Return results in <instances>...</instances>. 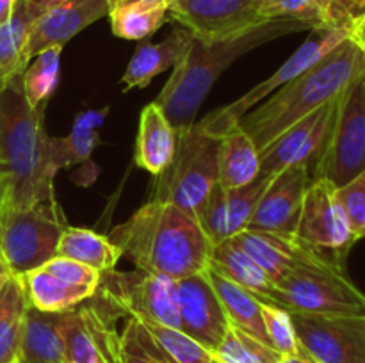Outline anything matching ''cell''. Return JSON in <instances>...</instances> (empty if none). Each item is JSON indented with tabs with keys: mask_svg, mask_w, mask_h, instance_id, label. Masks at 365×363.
Masks as SVG:
<instances>
[{
	"mask_svg": "<svg viewBox=\"0 0 365 363\" xmlns=\"http://www.w3.org/2000/svg\"><path fill=\"white\" fill-rule=\"evenodd\" d=\"M351 38L355 39L356 45L362 48V52L365 53V25H359V27H355L351 31Z\"/></svg>",
	"mask_w": 365,
	"mask_h": 363,
	"instance_id": "cell-46",
	"label": "cell"
},
{
	"mask_svg": "<svg viewBox=\"0 0 365 363\" xmlns=\"http://www.w3.org/2000/svg\"><path fill=\"white\" fill-rule=\"evenodd\" d=\"M177 152V128L155 102L141 110L135 139L134 162L153 177H160L173 162Z\"/></svg>",
	"mask_w": 365,
	"mask_h": 363,
	"instance_id": "cell-20",
	"label": "cell"
},
{
	"mask_svg": "<svg viewBox=\"0 0 365 363\" xmlns=\"http://www.w3.org/2000/svg\"><path fill=\"white\" fill-rule=\"evenodd\" d=\"M168 18L202 43L230 41L267 23L259 0H173Z\"/></svg>",
	"mask_w": 365,
	"mask_h": 363,
	"instance_id": "cell-13",
	"label": "cell"
},
{
	"mask_svg": "<svg viewBox=\"0 0 365 363\" xmlns=\"http://www.w3.org/2000/svg\"><path fill=\"white\" fill-rule=\"evenodd\" d=\"M209 267L237 283L245 290L252 292L262 301L277 305V285H274V281L234 238H227V241L212 246Z\"/></svg>",
	"mask_w": 365,
	"mask_h": 363,
	"instance_id": "cell-22",
	"label": "cell"
},
{
	"mask_svg": "<svg viewBox=\"0 0 365 363\" xmlns=\"http://www.w3.org/2000/svg\"><path fill=\"white\" fill-rule=\"evenodd\" d=\"M96 294L109 299L125 319L134 317L143 324L182 330L175 278L139 269L134 273H118L114 269L102 274Z\"/></svg>",
	"mask_w": 365,
	"mask_h": 363,
	"instance_id": "cell-9",
	"label": "cell"
},
{
	"mask_svg": "<svg viewBox=\"0 0 365 363\" xmlns=\"http://www.w3.org/2000/svg\"><path fill=\"white\" fill-rule=\"evenodd\" d=\"M365 169V75L339 96L330 142L312 180H330L342 187Z\"/></svg>",
	"mask_w": 365,
	"mask_h": 363,
	"instance_id": "cell-10",
	"label": "cell"
},
{
	"mask_svg": "<svg viewBox=\"0 0 365 363\" xmlns=\"http://www.w3.org/2000/svg\"><path fill=\"white\" fill-rule=\"evenodd\" d=\"M41 16L34 0H18L13 16L0 25V91L13 84L29 66L25 60V45L32 25Z\"/></svg>",
	"mask_w": 365,
	"mask_h": 363,
	"instance_id": "cell-23",
	"label": "cell"
},
{
	"mask_svg": "<svg viewBox=\"0 0 365 363\" xmlns=\"http://www.w3.org/2000/svg\"><path fill=\"white\" fill-rule=\"evenodd\" d=\"M120 363H170L143 322L134 317L125 319L118 342Z\"/></svg>",
	"mask_w": 365,
	"mask_h": 363,
	"instance_id": "cell-35",
	"label": "cell"
},
{
	"mask_svg": "<svg viewBox=\"0 0 365 363\" xmlns=\"http://www.w3.org/2000/svg\"><path fill=\"white\" fill-rule=\"evenodd\" d=\"M110 0H61L45 11L32 25L25 45V60L48 46H64L95 21L109 16Z\"/></svg>",
	"mask_w": 365,
	"mask_h": 363,
	"instance_id": "cell-18",
	"label": "cell"
},
{
	"mask_svg": "<svg viewBox=\"0 0 365 363\" xmlns=\"http://www.w3.org/2000/svg\"><path fill=\"white\" fill-rule=\"evenodd\" d=\"M337 198L356 241L365 238V169L346 185L337 187Z\"/></svg>",
	"mask_w": 365,
	"mask_h": 363,
	"instance_id": "cell-39",
	"label": "cell"
},
{
	"mask_svg": "<svg viewBox=\"0 0 365 363\" xmlns=\"http://www.w3.org/2000/svg\"><path fill=\"white\" fill-rule=\"evenodd\" d=\"M221 137L200 123L177 130L173 162L157 177L153 199H163L195 216L214 185L220 182Z\"/></svg>",
	"mask_w": 365,
	"mask_h": 363,
	"instance_id": "cell-5",
	"label": "cell"
},
{
	"mask_svg": "<svg viewBox=\"0 0 365 363\" xmlns=\"http://www.w3.org/2000/svg\"><path fill=\"white\" fill-rule=\"evenodd\" d=\"M63 46H48L32 57L20 77L21 91L31 107L48 105L59 85Z\"/></svg>",
	"mask_w": 365,
	"mask_h": 363,
	"instance_id": "cell-31",
	"label": "cell"
},
{
	"mask_svg": "<svg viewBox=\"0 0 365 363\" xmlns=\"http://www.w3.org/2000/svg\"><path fill=\"white\" fill-rule=\"evenodd\" d=\"M260 308H262L264 330H266L271 347L280 352L282 356L303 354L298 337H296L291 312L284 306L262 301V299H260Z\"/></svg>",
	"mask_w": 365,
	"mask_h": 363,
	"instance_id": "cell-37",
	"label": "cell"
},
{
	"mask_svg": "<svg viewBox=\"0 0 365 363\" xmlns=\"http://www.w3.org/2000/svg\"><path fill=\"white\" fill-rule=\"evenodd\" d=\"M277 305L312 315H365V294L334 262L289 273L277 283Z\"/></svg>",
	"mask_w": 365,
	"mask_h": 363,
	"instance_id": "cell-7",
	"label": "cell"
},
{
	"mask_svg": "<svg viewBox=\"0 0 365 363\" xmlns=\"http://www.w3.org/2000/svg\"><path fill=\"white\" fill-rule=\"evenodd\" d=\"M266 20H291L312 28L337 23L331 0H259Z\"/></svg>",
	"mask_w": 365,
	"mask_h": 363,
	"instance_id": "cell-32",
	"label": "cell"
},
{
	"mask_svg": "<svg viewBox=\"0 0 365 363\" xmlns=\"http://www.w3.org/2000/svg\"><path fill=\"white\" fill-rule=\"evenodd\" d=\"M107 112H109L107 107L102 110H84V112H81L75 117L73 127L71 128H78V130H96L106 121Z\"/></svg>",
	"mask_w": 365,
	"mask_h": 363,
	"instance_id": "cell-43",
	"label": "cell"
},
{
	"mask_svg": "<svg viewBox=\"0 0 365 363\" xmlns=\"http://www.w3.org/2000/svg\"><path fill=\"white\" fill-rule=\"evenodd\" d=\"M296 238L344 267L349 249L359 241L346 219L337 198V187L330 180L319 178L310 182L303 198Z\"/></svg>",
	"mask_w": 365,
	"mask_h": 363,
	"instance_id": "cell-12",
	"label": "cell"
},
{
	"mask_svg": "<svg viewBox=\"0 0 365 363\" xmlns=\"http://www.w3.org/2000/svg\"><path fill=\"white\" fill-rule=\"evenodd\" d=\"M2 262H6V260H4V255H2V251H0V263Z\"/></svg>",
	"mask_w": 365,
	"mask_h": 363,
	"instance_id": "cell-51",
	"label": "cell"
},
{
	"mask_svg": "<svg viewBox=\"0 0 365 363\" xmlns=\"http://www.w3.org/2000/svg\"><path fill=\"white\" fill-rule=\"evenodd\" d=\"M170 4L164 0H127L109 13L113 34L128 41H141L159 31L168 20Z\"/></svg>",
	"mask_w": 365,
	"mask_h": 363,
	"instance_id": "cell-29",
	"label": "cell"
},
{
	"mask_svg": "<svg viewBox=\"0 0 365 363\" xmlns=\"http://www.w3.org/2000/svg\"><path fill=\"white\" fill-rule=\"evenodd\" d=\"M98 142V132L96 130H78V128H71V132L66 137H61V146H63V155L66 167L88 162L93 149L96 148Z\"/></svg>",
	"mask_w": 365,
	"mask_h": 363,
	"instance_id": "cell-41",
	"label": "cell"
},
{
	"mask_svg": "<svg viewBox=\"0 0 365 363\" xmlns=\"http://www.w3.org/2000/svg\"><path fill=\"white\" fill-rule=\"evenodd\" d=\"M16 2L18 0H0V25L7 23L11 20Z\"/></svg>",
	"mask_w": 365,
	"mask_h": 363,
	"instance_id": "cell-44",
	"label": "cell"
},
{
	"mask_svg": "<svg viewBox=\"0 0 365 363\" xmlns=\"http://www.w3.org/2000/svg\"><path fill=\"white\" fill-rule=\"evenodd\" d=\"M34 2L38 4V7H39V9H41V14H43L46 9H48V7H52L53 4L61 2V0H34Z\"/></svg>",
	"mask_w": 365,
	"mask_h": 363,
	"instance_id": "cell-49",
	"label": "cell"
},
{
	"mask_svg": "<svg viewBox=\"0 0 365 363\" xmlns=\"http://www.w3.org/2000/svg\"><path fill=\"white\" fill-rule=\"evenodd\" d=\"M364 75L365 53L349 36L310 70L282 85L257 109L245 114L239 120V127L253 139L257 148L264 149L289 127L339 98Z\"/></svg>",
	"mask_w": 365,
	"mask_h": 363,
	"instance_id": "cell-3",
	"label": "cell"
},
{
	"mask_svg": "<svg viewBox=\"0 0 365 363\" xmlns=\"http://www.w3.org/2000/svg\"><path fill=\"white\" fill-rule=\"evenodd\" d=\"M11 274H13V273H11V270H9V267H7V263H6V262L0 263V290H2L4 283H6L7 278H9Z\"/></svg>",
	"mask_w": 365,
	"mask_h": 363,
	"instance_id": "cell-48",
	"label": "cell"
},
{
	"mask_svg": "<svg viewBox=\"0 0 365 363\" xmlns=\"http://www.w3.org/2000/svg\"><path fill=\"white\" fill-rule=\"evenodd\" d=\"M351 36V28L346 27V25H327V27L312 28L310 36L305 39L302 46L271 75L269 78H266L264 82L257 84L255 88L250 89L246 95H242L241 98L234 100L228 105L221 107V109L214 110V112L207 114L202 121H198L207 132L214 135H223L228 128H232L234 125L239 123L245 114H248L252 110V107L259 105L260 102L267 98V96L273 95L274 91L285 85L287 82L294 80L296 77H299L302 73H305L307 70L314 66V64L319 63L321 59L328 56L334 48H337L342 41Z\"/></svg>",
	"mask_w": 365,
	"mask_h": 363,
	"instance_id": "cell-8",
	"label": "cell"
},
{
	"mask_svg": "<svg viewBox=\"0 0 365 363\" xmlns=\"http://www.w3.org/2000/svg\"><path fill=\"white\" fill-rule=\"evenodd\" d=\"M57 256L77 260V262L93 267L100 274H103L116 269L121 258V251L106 235L68 224L61 235Z\"/></svg>",
	"mask_w": 365,
	"mask_h": 363,
	"instance_id": "cell-28",
	"label": "cell"
},
{
	"mask_svg": "<svg viewBox=\"0 0 365 363\" xmlns=\"http://www.w3.org/2000/svg\"><path fill=\"white\" fill-rule=\"evenodd\" d=\"M362 25H365V21H364V23H362Z\"/></svg>",
	"mask_w": 365,
	"mask_h": 363,
	"instance_id": "cell-55",
	"label": "cell"
},
{
	"mask_svg": "<svg viewBox=\"0 0 365 363\" xmlns=\"http://www.w3.org/2000/svg\"><path fill=\"white\" fill-rule=\"evenodd\" d=\"M312 177L303 166H292L271 177L266 191L253 212L248 230L296 235L305 192Z\"/></svg>",
	"mask_w": 365,
	"mask_h": 363,
	"instance_id": "cell-16",
	"label": "cell"
},
{
	"mask_svg": "<svg viewBox=\"0 0 365 363\" xmlns=\"http://www.w3.org/2000/svg\"><path fill=\"white\" fill-rule=\"evenodd\" d=\"M145 326L170 363H212V352L182 330L160 324Z\"/></svg>",
	"mask_w": 365,
	"mask_h": 363,
	"instance_id": "cell-34",
	"label": "cell"
},
{
	"mask_svg": "<svg viewBox=\"0 0 365 363\" xmlns=\"http://www.w3.org/2000/svg\"><path fill=\"white\" fill-rule=\"evenodd\" d=\"M278 363H312L307 356L298 354V356H284Z\"/></svg>",
	"mask_w": 365,
	"mask_h": 363,
	"instance_id": "cell-47",
	"label": "cell"
},
{
	"mask_svg": "<svg viewBox=\"0 0 365 363\" xmlns=\"http://www.w3.org/2000/svg\"><path fill=\"white\" fill-rule=\"evenodd\" d=\"M291 317L303 356L312 363H365V315Z\"/></svg>",
	"mask_w": 365,
	"mask_h": 363,
	"instance_id": "cell-14",
	"label": "cell"
},
{
	"mask_svg": "<svg viewBox=\"0 0 365 363\" xmlns=\"http://www.w3.org/2000/svg\"><path fill=\"white\" fill-rule=\"evenodd\" d=\"M48 105L31 107L20 77L0 91V177L7 182V209L53 201V178L66 167L61 137L45 128Z\"/></svg>",
	"mask_w": 365,
	"mask_h": 363,
	"instance_id": "cell-1",
	"label": "cell"
},
{
	"mask_svg": "<svg viewBox=\"0 0 365 363\" xmlns=\"http://www.w3.org/2000/svg\"><path fill=\"white\" fill-rule=\"evenodd\" d=\"M66 226L57 199L29 209H6L0 219V251L11 273L21 276L57 256Z\"/></svg>",
	"mask_w": 365,
	"mask_h": 363,
	"instance_id": "cell-6",
	"label": "cell"
},
{
	"mask_svg": "<svg viewBox=\"0 0 365 363\" xmlns=\"http://www.w3.org/2000/svg\"><path fill=\"white\" fill-rule=\"evenodd\" d=\"M61 315L29 306L25 312L18 363H66Z\"/></svg>",
	"mask_w": 365,
	"mask_h": 363,
	"instance_id": "cell-24",
	"label": "cell"
},
{
	"mask_svg": "<svg viewBox=\"0 0 365 363\" xmlns=\"http://www.w3.org/2000/svg\"><path fill=\"white\" fill-rule=\"evenodd\" d=\"M212 363H220V362H217V359H212Z\"/></svg>",
	"mask_w": 365,
	"mask_h": 363,
	"instance_id": "cell-53",
	"label": "cell"
},
{
	"mask_svg": "<svg viewBox=\"0 0 365 363\" xmlns=\"http://www.w3.org/2000/svg\"><path fill=\"white\" fill-rule=\"evenodd\" d=\"M177 287L182 331L214 352L223 340L230 320L205 270L180 278Z\"/></svg>",
	"mask_w": 365,
	"mask_h": 363,
	"instance_id": "cell-17",
	"label": "cell"
},
{
	"mask_svg": "<svg viewBox=\"0 0 365 363\" xmlns=\"http://www.w3.org/2000/svg\"><path fill=\"white\" fill-rule=\"evenodd\" d=\"M331 2H334V4H335V0H331Z\"/></svg>",
	"mask_w": 365,
	"mask_h": 363,
	"instance_id": "cell-54",
	"label": "cell"
},
{
	"mask_svg": "<svg viewBox=\"0 0 365 363\" xmlns=\"http://www.w3.org/2000/svg\"><path fill=\"white\" fill-rule=\"evenodd\" d=\"M109 238L135 269L175 280L205 270L212 251L192 214L153 198L113 228Z\"/></svg>",
	"mask_w": 365,
	"mask_h": 363,
	"instance_id": "cell-2",
	"label": "cell"
},
{
	"mask_svg": "<svg viewBox=\"0 0 365 363\" xmlns=\"http://www.w3.org/2000/svg\"><path fill=\"white\" fill-rule=\"evenodd\" d=\"M41 267H45L50 274L66 281V283L77 285V287L95 288V290L98 288L100 278H102V274L93 269V267L84 265V263L77 262V260L64 258V256H53Z\"/></svg>",
	"mask_w": 365,
	"mask_h": 363,
	"instance_id": "cell-40",
	"label": "cell"
},
{
	"mask_svg": "<svg viewBox=\"0 0 365 363\" xmlns=\"http://www.w3.org/2000/svg\"><path fill=\"white\" fill-rule=\"evenodd\" d=\"M123 313L100 294L61 315L66 363H120L116 320Z\"/></svg>",
	"mask_w": 365,
	"mask_h": 363,
	"instance_id": "cell-11",
	"label": "cell"
},
{
	"mask_svg": "<svg viewBox=\"0 0 365 363\" xmlns=\"http://www.w3.org/2000/svg\"><path fill=\"white\" fill-rule=\"evenodd\" d=\"M334 14L337 23L353 31L365 21V0H335Z\"/></svg>",
	"mask_w": 365,
	"mask_h": 363,
	"instance_id": "cell-42",
	"label": "cell"
},
{
	"mask_svg": "<svg viewBox=\"0 0 365 363\" xmlns=\"http://www.w3.org/2000/svg\"><path fill=\"white\" fill-rule=\"evenodd\" d=\"M337 105L339 98L331 100L289 127L271 144L260 149V174L274 177L287 167L303 166L312 177L330 142Z\"/></svg>",
	"mask_w": 365,
	"mask_h": 363,
	"instance_id": "cell-15",
	"label": "cell"
},
{
	"mask_svg": "<svg viewBox=\"0 0 365 363\" xmlns=\"http://www.w3.org/2000/svg\"><path fill=\"white\" fill-rule=\"evenodd\" d=\"M7 192H9V189H7L6 178L0 177V219L7 209Z\"/></svg>",
	"mask_w": 365,
	"mask_h": 363,
	"instance_id": "cell-45",
	"label": "cell"
},
{
	"mask_svg": "<svg viewBox=\"0 0 365 363\" xmlns=\"http://www.w3.org/2000/svg\"><path fill=\"white\" fill-rule=\"evenodd\" d=\"M191 38V32L178 25L164 41L139 43L123 77H121L125 89L128 91V89L146 88L157 75L173 70L180 57L184 56Z\"/></svg>",
	"mask_w": 365,
	"mask_h": 363,
	"instance_id": "cell-21",
	"label": "cell"
},
{
	"mask_svg": "<svg viewBox=\"0 0 365 363\" xmlns=\"http://www.w3.org/2000/svg\"><path fill=\"white\" fill-rule=\"evenodd\" d=\"M302 31H310V28L298 21L271 20L255 31L230 41L202 43L191 38L184 56L173 68L164 88L160 89L155 103L163 109L177 130L189 127L195 123L200 107L205 102L217 78L239 57L280 36Z\"/></svg>",
	"mask_w": 365,
	"mask_h": 363,
	"instance_id": "cell-4",
	"label": "cell"
},
{
	"mask_svg": "<svg viewBox=\"0 0 365 363\" xmlns=\"http://www.w3.org/2000/svg\"><path fill=\"white\" fill-rule=\"evenodd\" d=\"M260 177V149L253 139L234 125L221 135L220 184L227 189L242 187Z\"/></svg>",
	"mask_w": 365,
	"mask_h": 363,
	"instance_id": "cell-26",
	"label": "cell"
},
{
	"mask_svg": "<svg viewBox=\"0 0 365 363\" xmlns=\"http://www.w3.org/2000/svg\"><path fill=\"white\" fill-rule=\"evenodd\" d=\"M232 238L266 270L274 285L296 269L317 265L321 262H334L303 244L296 235L245 230Z\"/></svg>",
	"mask_w": 365,
	"mask_h": 363,
	"instance_id": "cell-19",
	"label": "cell"
},
{
	"mask_svg": "<svg viewBox=\"0 0 365 363\" xmlns=\"http://www.w3.org/2000/svg\"><path fill=\"white\" fill-rule=\"evenodd\" d=\"M196 221L202 226L203 233L209 237L210 244L216 246L220 242L230 238L228 235V216L227 203H225V187L217 182L205 198V201L200 205L195 214Z\"/></svg>",
	"mask_w": 365,
	"mask_h": 363,
	"instance_id": "cell-38",
	"label": "cell"
},
{
	"mask_svg": "<svg viewBox=\"0 0 365 363\" xmlns=\"http://www.w3.org/2000/svg\"><path fill=\"white\" fill-rule=\"evenodd\" d=\"M205 276L209 278L210 285L216 290L230 324L241 327L246 333L253 335L255 338L262 340L264 344L269 345L266 330H264L260 299L253 295L252 292L239 287L237 283L230 281L228 278H225L223 274L216 273L212 267H207Z\"/></svg>",
	"mask_w": 365,
	"mask_h": 363,
	"instance_id": "cell-27",
	"label": "cell"
},
{
	"mask_svg": "<svg viewBox=\"0 0 365 363\" xmlns=\"http://www.w3.org/2000/svg\"><path fill=\"white\" fill-rule=\"evenodd\" d=\"M271 177L260 174L252 184L242 185V187L227 189L225 187V203H227L228 216V235L235 237L241 231L248 230V224L252 221L253 212L260 201V196L266 191Z\"/></svg>",
	"mask_w": 365,
	"mask_h": 363,
	"instance_id": "cell-36",
	"label": "cell"
},
{
	"mask_svg": "<svg viewBox=\"0 0 365 363\" xmlns=\"http://www.w3.org/2000/svg\"><path fill=\"white\" fill-rule=\"evenodd\" d=\"M121 2H125V0H110V9H113V7H116L118 4H121Z\"/></svg>",
	"mask_w": 365,
	"mask_h": 363,
	"instance_id": "cell-50",
	"label": "cell"
},
{
	"mask_svg": "<svg viewBox=\"0 0 365 363\" xmlns=\"http://www.w3.org/2000/svg\"><path fill=\"white\" fill-rule=\"evenodd\" d=\"M27 295L20 276L11 274L0 290V363H18Z\"/></svg>",
	"mask_w": 365,
	"mask_h": 363,
	"instance_id": "cell-30",
	"label": "cell"
},
{
	"mask_svg": "<svg viewBox=\"0 0 365 363\" xmlns=\"http://www.w3.org/2000/svg\"><path fill=\"white\" fill-rule=\"evenodd\" d=\"M29 306L41 312L64 313L95 295V288L77 287L50 274L45 267L21 274Z\"/></svg>",
	"mask_w": 365,
	"mask_h": 363,
	"instance_id": "cell-25",
	"label": "cell"
},
{
	"mask_svg": "<svg viewBox=\"0 0 365 363\" xmlns=\"http://www.w3.org/2000/svg\"><path fill=\"white\" fill-rule=\"evenodd\" d=\"M125 2H127V0H125ZM164 2H168V4H171V2H173V0H164Z\"/></svg>",
	"mask_w": 365,
	"mask_h": 363,
	"instance_id": "cell-52",
	"label": "cell"
},
{
	"mask_svg": "<svg viewBox=\"0 0 365 363\" xmlns=\"http://www.w3.org/2000/svg\"><path fill=\"white\" fill-rule=\"evenodd\" d=\"M212 356L220 363H278L284 358L271 345L264 344L234 324L228 326Z\"/></svg>",
	"mask_w": 365,
	"mask_h": 363,
	"instance_id": "cell-33",
	"label": "cell"
}]
</instances>
